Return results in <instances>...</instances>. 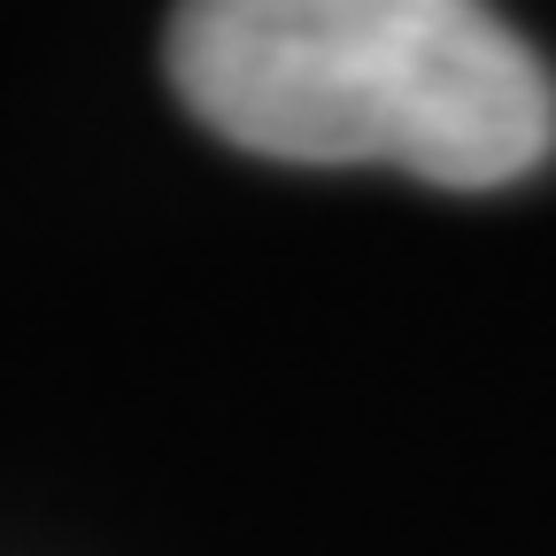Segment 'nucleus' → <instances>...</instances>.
<instances>
[{
    "instance_id": "nucleus-1",
    "label": "nucleus",
    "mask_w": 556,
    "mask_h": 556,
    "mask_svg": "<svg viewBox=\"0 0 556 556\" xmlns=\"http://www.w3.org/2000/svg\"><path fill=\"white\" fill-rule=\"evenodd\" d=\"M178 101L270 163L486 193L556 148V86L486 0H178Z\"/></svg>"
}]
</instances>
